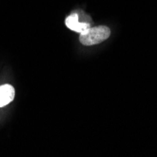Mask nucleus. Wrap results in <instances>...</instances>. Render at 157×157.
Masks as SVG:
<instances>
[{"label": "nucleus", "mask_w": 157, "mask_h": 157, "mask_svg": "<svg viewBox=\"0 0 157 157\" xmlns=\"http://www.w3.org/2000/svg\"><path fill=\"white\" fill-rule=\"evenodd\" d=\"M65 24L67 27L70 28L71 30L78 32V33H81L90 27V24L88 23H85V22L80 23L78 21V15L76 13H72L70 16H68L65 20Z\"/></svg>", "instance_id": "2"}, {"label": "nucleus", "mask_w": 157, "mask_h": 157, "mask_svg": "<svg viewBox=\"0 0 157 157\" xmlns=\"http://www.w3.org/2000/svg\"><path fill=\"white\" fill-rule=\"evenodd\" d=\"M110 36L109 27L105 25H98L90 27L80 33L79 40L83 45L90 46L99 44L104 40H107Z\"/></svg>", "instance_id": "1"}, {"label": "nucleus", "mask_w": 157, "mask_h": 157, "mask_svg": "<svg viewBox=\"0 0 157 157\" xmlns=\"http://www.w3.org/2000/svg\"><path fill=\"white\" fill-rule=\"evenodd\" d=\"M15 97V90L10 84L0 86V107L8 105Z\"/></svg>", "instance_id": "3"}]
</instances>
